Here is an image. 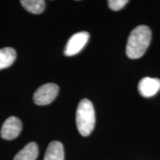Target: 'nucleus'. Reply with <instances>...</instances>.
I'll use <instances>...</instances> for the list:
<instances>
[{
  "instance_id": "nucleus-9",
  "label": "nucleus",
  "mask_w": 160,
  "mask_h": 160,
  "mask_svg": "<svg viewBox=\"0 0 160 160\" xmlns=\"http://www.w3.org/2000/svg\"><path fill=\"white\" fill-rule=\"evenodd\" d=\"M17 53L13 48L6 47L0 49V70L7 68L14 62Z\"/></svg>"
},
{
  "instance_id": "nucleus-11",
  "label": "nucleus",
  "mask_w": 160,
  "mask_h": 160,
  "mask_svg": "<svg viewBox=\"0 0 160 160\" xmlns=\"http://www.w3.org/2000/svg\"><path fill=\"white\" fill-rule=\"evenodd\" d=\"M128 2V0H109L108 1V7L113 11H119L125 7L126 4Z\"/></svg>"
},
{
  "instance_id": "nucleus-7",
  "label": "nucleus",
  "mask_w": 160,
  "mask_h": 160,
  "mask_svg": "<svg viewBox=\"0 0 160 160\" xmlns=\"http://www.w3.org/2000/svg\"><path fill=\"white\" fill-rule=\"evenodd\" d=\"M44 160H65L63 145L59 141H53L48 146Z\"/></svg>"
},
{
  "instance_id": "nucleus-6",
  "label": "nucleus",
  "mask_w": 160,
  "mask_h": 160,
  "mask_svg": "<svg viewBox=\"0 0 160 160\" xmlns=\"http://www.w3.org/2000/svg\"><path fill=\"white\" fill-rule=\"evenodd\" d=\"M160 90V79L158 78H142L138 85V91L140 95L149 98L157 94Z\"/></svg>"
},
{
  "instance_id": "nucleus-5",
  "label": "nucleus",
  "mask_w": 160,
  "mask_h": 160,
  "mask_svg": "<svg viewBox=\"0 0 160 160\" xmlns=\"http://www.w3.org/2000/svg\"><path fill=\"white\" fill-rule=\"evenodd\" d=\"M22 129L21 120L16 117L8 118L1 129V137L4 139L12 140L17 138Z\"/></svg>"
},
{
  "instance_id": "nucleus-2",
  "label": "nucleus",
  "mask_w": 160,
  "mask_h": 160,
  "mask_svg": "<svg viewBox=\"0 0 160 160\" xmlns=\"http://www.w3.org/2000/svg\"><path fill=\"white\" fill-rule=\"evenodd\" d=\"M95 122V111L93 104L88 99H82L76 113V123L80 134L83 137L91 134L94 128Z\"/></svg>"
},
{
  "instance_id": "nucleus-3",
  "label": "nucleus",
  "mask_w": 160,
  "mask_h": 160,
  "mask_svg": "<svg viewBox=\"0 0 160 160\" xmlns=\"http://www.w3.org/2000/svg\"><path fill=\"white\" fill-rule=\"evenodd\" d=\"M59 90V86L54 83H47L40 86L33 94V102L37 105H48L57 97Z\"/></svg>"
},
{
  "instance_id": "nucleus-4",
  "label": "nucleus",
  "mask_w": 160,
  "mask_h": 160,
  "mask_svg": "<svg viewBox=\"0 0 160 160\" xmlns=\"http://www.w3.org/2000/svg\"><path fill=\"white\" fill-rule=\"evenodd\" d=\"M89 37V33L86 31L76 33L70 38L66 44L64 54L66 57H72L79 53L88 43Z\"/></svg>"
},
{
  "instance_id": "nucleus-8",
  "label": "nucleus",
  "mask_w": 160,
  "mask_h": 160,
  "mask_svg": "<svg viewBox=\"0 0 160 160\" xmlns=\"http://www.w3.org/2000/svg\"><path fill=\"white\" fill-rule=\"evenodd\" d=\"M38 154L39 148L37 144L34 142H31L18 152L13 158V160H36Z\"/></svg>"
},
{
  "instance_id": "nucleus-10",
  "label": "nucleus",
  "mask_w": 160,
  "mask_h": 160,
  "mask_svg": "<svg viewBox=\"0 0 160 160\" xmlns=\"http://www.w3.org/2000/svg\"><path fill=\"white\" fill-rule=\"evenodd\" d=\"M20 2L26 11L33 14H40L45 8L44 0H22Z\"/></svg>"
},
{
  "instance_id": "nucleus-1",
  "label": "nucleus",
  "mask_w": 160,
  "mask_h": 160,
  "mask_svg": "<svg viewBox=\"0 0 160 160\" xmlns=\"http://www.w3.org/2000/svg\"><path fill=\"white\" fill-rule=\"evenodd\" d=\"M151 40V29L146 25L137 26L129 35L126 45V54L132 59L142 57L147 51Z\"/></svg>"
}]
</instances>
